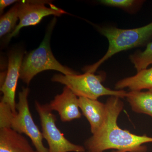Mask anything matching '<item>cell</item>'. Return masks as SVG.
<instances>
[{
    "instance_id": "cell-7",
    "label": "cell",
    "mask_w": 152,
    "mask_h": 152,
    "mask_svg": "<svg viewBox=\"0 0 152 152\" xmlns=\"http://www.w3.org/2000/svg\"><path fill=\"white\" fill-rule=\"evenodd\" d=\"M50 3V1L40 0L19 1V23L13 31L8 35L7 42H9L12 38L16 37L22 28L36 26L40 23L45 17L51 15L60 16L67 13L65 11L53 4L50 7L45 5Z\"/></svg>"
},
{
    "instance_id": "cell-9",
    "label": "cell",
    "mask_w": 152,
    "mask_h": 152,
    "mask_svg": "<svg viewBox=\"0 0 152 152\" xmlns=\"http://www.w3.org/2000/svg\"><path fill=\"white\" fill-rule=\"evenodd\" d=\"M48 104L52 111L54 110L58 112L63 122L71 121L81 118L79 97L67 87H65L62 93L57 95L54 99Z\"/></svg>"
},
{
    "instance_id": "cell-15",
    "label": "cell",
    "mask_w": 152,
    "mask_h": 152,
    "mask_svg": "<svg viewBox=\"0 0 152 152\" xmlns=\"http://www.w3.org/2000/svg\"><path fill=\"white\" fill-rule=\"evenodd\" d=\"M129 58L137 72L147 69L152 65V42L148 44L144 51L135 53L130 56Z\"/></svg>"
},
{
    "instance_id": "cell-18",
    "label": "cell",
    "mask_w": 152,
    "mask_h": 152,
    "mask_svg": "<svg viewBox=\"0 0 152 152\" xmlns=\"http://www.w3.org/2000/svg\"><path fill=\"white\" fill-rule=\"evenodd\" d=\"M87 152H95L87 151Z\"/></svg>"
},
{
    "instance_id": "cell-8",
    "label": "cell",
    "mask_w": 152,
    "mask_h": 152,
    "mask_svg": "<svg viewBox=\"0 0 152 152\" xmlns=\"http://www.w3.org/2000/svg\"><path fill=\"white\" fill-rule=\"evenodd\" d=\"M23 55V52L20 50L12 51L10 53L7 71L0 89L3 94L0 103L10 107L14 113L17 112L16 91L18 80L20 77Z\"/></svg>"
},
{
    "instance_id": "cell-13",
    "label": "cell",
    "mask_w": 152,
    "mask_h": 152,
    "mask_svg": "<svg viewBox=\"0 0 152 152\" xmlns=\"http://www.w3.org/2000/svg\"><path fill=\"white\" fill-rule=\"evenodd\" d=\"M126 98L133 111L152 118V89L147 91H130Z\"/></svg>"
},
{
    "instance_id": "cell-1",
    "label": "cell",
    "mask_w": 152,
    "mask_h": 152,
    "mask_svg": "<svg viewBox=\"0 0 152 152\" xmlns=\"http://www.w3.org/2000/svg\"><path fill=\"white\" fill-rule=\"evenodd\" d=\"M121 98L110 96L105 103V119L102 126L87 139L84 147L87 151L104 152L113 149V152H146L144 144L152 142V137L138 135L118 124V119L124 108Z\"/></svg>"
},
{
    "instance_id": "cell-3",
    "label": "cell",
    "mask_w": 152,
    "mask_h": 152,
    "mask_svg": "<svg viewBox=\"0 0 152 152\" xmlns=\"http://www.w3.org/2000/svg\"><path fill=\"white\" fill-rule=\"evenodd\" d=\"M101 34L109 42L107 51L102 58L84 71L94 73L98 68L114 55L123 51L148 45L152 38V22L148 24L132 29H120L113 26H96Z\"/></svg>"
},
{
    "instance_id": "cell-4",
    "label": "cell",
    "mask_w": 152,
    "mask_h": 152,
    "mask_svg": "<svg viewBox=\"0 0 152 152\" xmlns=\"http://www.w3.org/2000/svg\"><path fill=\"white\" fill-rule=\"evenodd\" d=\"M56 23V19L54 18L47 28L45 35L40 45L37 48L26 55L23 59L20 78L27 84L30 83L37 74L44 71H57L66 75L77 73L61 64L52 53L50 41Z\"/></svg>"
},
{
    "instance_id": "cell-12",
    "label": "cell",
    "mask_w": 152,
    "mask_h": 152,
    "mask_svg": "<svg viewBox=\"0 0 152 152\" xmlns=\"http://www.w3.org/2000/svg\"><path fill=\"white\" fill-rule=\"evenodd\" d=\"M126 88L130 91L152 89V67L142 70L135 75L120 80L115 85L116 90H123Z\"/></svg>"
},
{
    "instance_id": "cell-2",
    "label": "cell",
    "mask_w": 152,
    "mask_h": 152,
    "mask_svg": "<svg viewBox=\"0 0 152 152\" xmlns=\"http://www.w3.org/2000/svg\"><path fill=\"white\" fill-rule=\"evenodd\" d=\"M29 89L23 88L18 94L16 104L17 113H14L10 107L0 103V129L10 128L20 134L26 135L31 139L38 152H49L44 146L42 132L36 124L30 112L28 97Z\"/></svg>"
},
{
    "instance_id": "cell-6",
    "label": "cell",
    "mask_w": 152,
    "mask_h": 152,
    "mask_svg": "<svg viewBox=\"0 0 152 152\" xmlns=\"http://www.w3.org/2000/svg\"><path fill=\"white\" fill-rule=\"evenodd\" d=\"M35 107L39 116L42 134L49 146V152H85L84 146L72 143L66 138L56 124V116L48 104L35 102Z\"/></svg>"
},
{
    "instance_id": "cell-10",
    "label": "cell",
    "mask_w": 152,
    "mask_h": 152,
    "mask_svg": "<svg viewBox=\"0 0 152 152\" xmlns=\"http://www.w3.org/2000/svg\"><path fill=\"white\" fill-rule=\"evenodd\" d=\"M80 110L89 123L91 132L95 134L102 126L105 119L106 107L97 99L79 97Z\"/></svg>"
},
{
    "instance_id": "cell-5",
    "label": "cell",
    "mask_w": 152,
    "mask_h": 152,
    "mask_svg": "<svg viewBox=\"0 0 152 152\" xmlns=\"http://www.w3.org/2000/svg\"><path fill=\"white\" fill-rule=\"evenodd\" d=\"M104 77L103 74L95 75L86 72L82 75L57 74L52 77V81L64 85L78 97L92 99H98L100 97L105 96L126 98L128 92L126 91L112 90L105 87L102 83Z\"/></svg>"
},
{
    "instance_id": "cell-14",
    "label": "cell",
    "mask_w": 152,
    "mask_h": 152,
    "mask_svg": "<svg viewBox=\"0 0 152 152\" xmlns=\"http://www.w3.org/2000/svg\"><path fill=\"white\" fill-rule=\"evenodd\" d=\"M19 2H18L10 10L1 17V37L9 33L12 32L15 30L16 24L19 19Z\"/></svg>"
},
{
    "instance_id": "cell-17",
    "label": "cell",
    "mask_w": 152,
    "mask_h": 152,
    "mask_svg": "<svg viewBox=\"0 0 152 152\" xmlns=\"http://www.w3.org/2000/svg\"><path fill=\"white\" fill-rule=\"evenodd\" d=\"M18 1L15 0H1L0 1V12L1 14L3 12L4 9L10 5Z\"/></svg>"
},
{
    "instance_id": "cell-16",
    "label": "cell",
    "mask_w": 152,
    "mask_h": 152,
    "mask_svg": "<svg viewBox=\"0 0 152 152\" xmlns=\"http://www.w3.org/2000/svg\"><path fill=\"white\" fill-rule=\"evenodd\" d=\"M99 2L109 7H115L128 11H132L141 5L143 1L135 0H101Z\"/></svg>"
},
{
    "instance_id": "cell-19",
    "label": "cell",
    "mask_w": 152,
    "mask_h": 152,
    "mask_svg": "<svg viewBox=\"0 0 152 152\" xmlns=\"http://www.w3.org/2000/svg\"><path fill=\"white\" fill-rule=\"evenodd\" d=\"M34 152H38V151H35Z\"/></svg>"
},
{
    "instance_id": "cell-11",
    "label": "cell",
    "mask_w": 152,
    "mask_h": 152,
    "mask_svg": "<svg viewBox=\"0 0 152 152\" xmlns=\"http://www.w3.org/2000/svg\"><path fill=\"white\" fill-rule=\"evenodd\" d=\"M26 138L10 128L0 129V152H34Z\"/></svg>"
}]
</instances>
